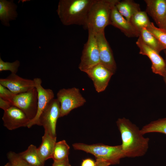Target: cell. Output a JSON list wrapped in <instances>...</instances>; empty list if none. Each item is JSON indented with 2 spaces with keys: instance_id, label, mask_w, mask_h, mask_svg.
Instances as JSON below:
<instances>
[{
  "instance_id": "26",
  "label": "cell",
  "mask_w": 166,
  "mask_h": 166,
  "mask_svg": "<svg viewBox=\"0 0 166 166\" xmlns=\"http://www.w3.org/2000/svg\"><path fill=\"white\" fill-rule=\"evenodd\" d=\"M20 65V61L18 60L12 62H5L0 57V72L10 71L11 73L16 74Z\"/></svg>"
},
{
  "instance_id": "11",
  "label": "cell",
  "mask_w": 166,
  "mask_h": 166,
  "mask_svg": "<svg viewBox=\"0 0 166 166\" xmlns=\"http://www.w3.org/2000/svg\"><path fill=\"white\" fill-rule=\"evenodd\" d=\"M95 34L99 52L100 63L114 74L117 69L116 64L112 51L105 37V32Z\"/></svg>"
},
{
  "instance_id": "34",
  "label": "cell",
  "mask_w": 166,
  "mask_h": 166,
  "mask_svg": "<svg viewBox=\"0 0 166 166\" xmlns=\"http://www.w3.org/2000/svg\"><path fill=\"white\" fill-rule=\"evenodd\" d=\"M4 166H12V164H11V163L9 162L8 163H7Z\"/></svg>"
},
{
  "instance_id": "1",
  "label": "cell",
  "mask_w": 166,
  "mask_h": 166,
  "mask_svg": "<svg viewBox=\"0 0 166 166\" xmlns=\"http://www.w3.org/2000/svg\"><path fill=\"white\" fill-rule=\"evenodd\" d=\"M116 124L121 134V145L125 157L135 158L144 155L148 148L149 139L144 137L140 129L128 119L119 118Z\"/></svg>"
},
{
  "instance_id": "6",
  "label": "cell",
  "mask_w": 166,
  "mask_h": 166,
  "mask_svg": "<svg viewBox=\"0 0 166 166\" xmlns=\"http://www.w3.org/2000/svg\"><path fill=\"white\" fill-rule=\"evenodd\" d=\"M88 37L84 44L78 68L85 72L94 66L100 63L99 52L95 33L88 30Z\"/></svg>"
},
{
  "instance_id": "7",
  "label": "cell",
  "mask_w": 166,
  "mask_h": 166,
  "mask_svg": "<svg viewBox=\"0 0 166 166\" xmlns=\"http://www.w3.org/2000/svg\"><path fill=\"white\" fill-rule=\"evenodd\" d=\"M60 115V102L57 98H53L48 103L39 117L40 126L44 127L45 132L53 137H57L56 124Z\"/></svg>"
},
{
  "instance_id": "24",
  "label": "cell",
  "mask_w": 166,
  "mask_h": 166,
  "mask_svg": "<svg viewBox=\"0 0 166 166\" xmlns=\"http://www.w3.org/2000/svg\"><path fill=\"white\" fill-rule=\"evenodd\" d=\"M70 147L65 140H63L56 142L52 158L53 161L63 160L68 158Z\"/></svg>"
},
{
  "instance_id": "16",
  "label": "cell",
  "mask_w": 166,
  "mask_h": 166,
  "mask_svg": "<svg viewBox=\"0 0 166 166\" xmlns=\"http://www.w3.org/2000/svg\"><path fill=\"white\" fill-rule=\"evenodd\" d=\"M115 6L111 13V25L120 30L127 37H139L140 33L120 14Z\"/></svg>"
},
{
  "instance_id": "35",
  "label": "cell",
  "mask_w": 166,
  "mask_h": 166,
  "mask_svg": "<svg viewBox=\"0 0 166 166\" xmlns=\"http://www.w3.org/2000/svg\"><path fill=\"white\" fill-rule=\"evenodd\" d=\"M164 52L165 53V63L166 69V49H165L164 51Z\"/></svg>"
},
{
  "instance_id": "2",
  "label": "cell",
  "mask_w": 166,
  "mask_h": 166,
  "mask_svg": "<svg viewBox=\"0 0 166 166\" xmlns=\"http://www.w3.org/2000/svg\"><path fill=\"white\" fill-rule=\"evenodd\" d=\"M94 0H60L57 12L65 26H85L89 9Z\"/></svg>"
},
{
  "instance_id": "20",
  "label": "cell",
  "mask_w": 166,
  "mask_h": 166,
  "mask_svg": "<svg viewBox=\"0 0 166 166\" xmlns=\"http://www.w3.org/2000/svg\"><path fill=\"white\" fill-rule=\"evenodd\" d=\"M20 156L31 166H44L45 162L39 155L37 148L30 144L25 151L18 153Z\"/></svg>"
},
{
  "instance_id": "30",
  "label": "cell",
  "mask_w": 166,
  "mask_h": 166,
  "mask_svg": "<svg viewBox=\"0 0 166 166\" xmlns=\"http://www.w3.org/2000/svg\"><path fill=\"white\" fill-rule=\"evenodd\" d=\"M52 166H71L69 159L58 161H53Z\"/></svg>"
},
{
  "instance_id": "36",
  "label": "cell",
  "mask_w": 166,
  "mask_h": 166,
  "mask_svg": "<svg viewBox=\"0 0 166 166\" xmlns=\"http://www.w3.org/2000/svg\"><path fill=\"white\" fill-rule=\"evenodd\" d=\"M163 29L166 31V24L165 25V26L164 27Z\"/></svg>"
},
{
  "instance_id": "15",
  "label": "cell",
  "mask_w": 166,
  "mask_h": 166,
  "mask_svg": "<svg viewBox=\"0 0 166 166\" xmlns=\"http://www.w3.org/2000/svg\"><path fill=\"white\" fill-rule=\"evenodd\" d=\"M146 12L153 19L158 28L166 24V0H145Z\"/></svg>"
},
{
  "instance_id": "22",
  "label": "cell",
  "mask_w": 166,
  "mask_h": 166,
  "mask_svg": "<svg viewBox=\"0 0 166 166\" xmlns=\"http://www.w3.org/2000/svg\"><path fill=\"white\" fill-rule=\"evenodd\" d=\"M140 131L143 135L153 132L166 135V117L153 121L144 125L140 129Z\"/></svg>"
},
{
  "instance_id": "18",
  "label": "cell",
  "mask_w": 166,
  "mask_h": 166,
  "mask_svg": "<svg viewBox=\"0 0 166 166\" xmlns=\"http://www.w3.org/2000/svg\"><path fill=\"white\" fill-rule=\"evenodd\" d=\"M57 137H53L47 133L45 132L42 137V142L40 146L37 148L39 155L44 162L52 158V156L56 143Z\"/></svg>"
},
{
  "instance_id": "32",
  "label": "cell",
  "mask_w": 166,
  "mask_h": 166,
  "mask_svg": "<svg viewBox=\"0 0 166 166\" xmlns=\"http://www.w3.org/2000/svg\"><path fill=\"white\" fill-rule=\"evenodd\" d=\"M95 163L96 166H109L110 165L106 162L99 160H96Z\"/></svg>"
},
{
  "instance_id": "12",
  "label": "cell",
  "mask_w": 166,
  "mask_h": 166,
  "mask_svg": "<svg viewBox=\"0 0 166 166\" xmlns=\"http://www.w3.org/2000/svg\"><path fill=\"white\" fill-rule=\"evenodd\" d=\"M2 119L4 126L10 130L27 127L30 121L22 111L13 105L4 111Z\"/></svg>"
},
{
  "instance_id": "5",
  "label": "cell",
  "mask_w": 166,
  "mask_h": 166,
  "mask_svg": "<svg viewBox=\"0 0 166 166\" xmlns=\"http://www.w3.org/2000/svg\"><path fill=\"white\" fill-rule=\"evenodd\" d=\"M60 103V117L68 115L72 110L83 105L86 102L80 89L76 87L61 89L57 94Z\"/></svg>"
},
{
  "instance_id": "28",
  "label": "cell",
  "mask_w": 166,
  "mask_h": 166,
  "mask_svg": "<svg viewBox=\"0 0 166 166\" xmlns=\"http://www.w3.org/2000/svg\"><path fill=\"white\" fill-rule=\"evenodd\" d=\"M15 95L7 88L0 84V97L11 103Z\"/></svg>"
},
{
  "instance_id": "8",
  "label": "cell",
  "mask_w": 166,
  "mask_h": 166,
  "mask_svg": "<svg viewBox=\"0 0 166 166\" xmlns=\"http://www.w3.org/2000/svg\"><path fill=\"white\" fill-rule=\"evenodd\" d=\"M38 94L35 88L23 93L16 95L11 103L22 111L30 120L37 114L38 109Z\"/></svg>"
},
{
  "instance_id": "27",
  "label": "cell",
  "mask_w": 166,
  "mask_h": 166,
  "mask_svg": "<svg viewBox=\"0 0 166 166\" xmlns=\"http://www.w3.org/2000/svg\"><path fill=\"white\" fill-rule=\"evenodd\" d=\"M7 156L12 166H31L22 159L18 154L10 151L7 153Z\"/></svg>"
},
{
  "instance_id": "13",
  "label": "cell",
  "mask_w": 166,
  "mask_h": 166,
  "mask_svg": "<svg viewBox=\"0 0 166 166\" xmlns=\"http://www.w3.org/2000/svg\"><path fill=\"white\" fill-rule=\"evenodd\" d=\"M0 84L15 95L26 92L35 88L34 80L24 78L13 73L5 78H1Z\"/></svg>"
},
{
  "instance_id": "33",
  "label": "cell",
  "mask_w": 166,
  "mask_h": 166,
  "mask_svg": "<svg viewBox=\"0 0 166 166\" xmlns=\"http://www.w3.org/2000/svg\"><path fill=\"white\" fill-rule=\"evenodd\" d=\"M164 81L166 84V71L165 72L164 76H163Z\"/></svg>"
},
{
  "instance_id": "14",
  "label": "cell",
  "mask_w": 166,
  "mask_h": 166,
  "mask_svg": "<svg viewBox=\"0 0 166 166\" xmlns=\"http://www.w3.org/2000/svg\"><path fill=\"white\" fill-rule=\"evenodd\" d=\"M136 44L140 54L147 56L151 60L152 72L163 77L166 71L165 63L159 53L145 44L140 36Z\"/></svg>"
},
{
  "instance_id": "21",
  "label": "cell",
  "mask_w": 166,
  "mask_h": 166,
  "mask_svg": "<svg viewBox=\"0 0 166 166\" xmlns=\"http://www.w3.org/2000/svg\"><path fill=\"white\" fill-rule=\"evenodd\" d=\"M139 36L145 44L158 53L165 50L157 38L146 28H144L140 30Z\"/></svg>"
},
{
  "instance_id": "4",
  "label": "cell",
  "mask_w": 166,
  "mask_h": 166,
  "mask_svg": "<svg viewBox=\"0 0 166 166\" xmlns=\"http://www.w3.org/2000/svg\"><path fill=\"white\" fill-rule=\"evenodd\" d=\"M73 148L94 155L96 160L106 162L111 165L119 164L120 160L125 157L121 145L109 146L97 144H87L82 143H75L72 145Z\"/></svg>"
},
{
  "instance_id": "29",
  "label": "cell",
  "mask_w": 166,
  "mask_h": 166,
  "mask_svg": "<svg viewBox=\"0 0 166 166\" xmlns=\"http://www.w3.org/2000/svg\"><path fill=\"white\" fill-rule=\"evenodd\" d=\"M13 106L11 103L0 97V108L5 111L11 106Z\"/></svg>"
},
{
  "instance_id": "23",
  "label": "cell",
  "mask_w": 166,
  "mask_h": 166,
  "mask_svg": "<svg viewBox=\"0 0 166 166\" xmlns=\"http://www.w3.org/2000/svg\"><path fill=\"white\" fill-rule=\"evenodd\" d=\"M130 22L139 33L144 28H147L151 22L146 11H139L135 13L131 17Z\"/></svg>"
},
{
  "instance_id": "9",
  "label": "cell",
  "mask_w": 166,
  "mask_h": 166,
  "mask_svg": "<svg viewBox=\"0 0 166 166\" xmlns=\"http://www.w3.org/2000/svg\"><path fill=\"white\" fill-rule=\"evenodd\" d=\"M93 81L96 91L98 93L105 90L114 73L100 63L85 72Z\"/></svg>"
},
{
  "instance_id": "10",
  "label": "cell",
  "mask_w": 166,
  "mask_h": 166,
  "mask_svg": "<svg viewBox=\"0 0 166 166\" xmlns=\"http://www.w3.org/2000/svg\"><path fill=\"white\" fill-rule=\"evenodd\" d=\"M38 94V109L35 117L30 121L27 127L29 128L35 125L40 126L39 117L49 102L54 97L53 91L50 89H45L42 85V81L39 78L34 79Z\"/></svg>"
},
{
  "instance_id": "25",
  "label": "cell",
  "mask_w": 166,
  "mask_h": 166,
  "mask_svg": "<svg viewBox=\"0 0 166 166\" xmlns=\"http://www.w3.org/2000/svg\"><path fill=\"white\" fill-rule=\"evenodd\" d=\"M147 29L157 38L165 49H166V31L163 29L156 27L152 22Z\"/></svg>"
},
{
  "instance_id": "17",
  "label": "cell",
  "mask_w": 166,
  "mask_h": 166,
  "mask_svg": "<svg viewBox=\"0 0 166 166\" xmlns=\"http://www.w3.org/2000/svg\"><path fill=\"white\" fill-rule=\"evenodd\" d=\"M17 7L13 0H0V20L4 26H10V21L16 19L18 15Z\"/></svg>"
},
{
  "instance_id": "3",
  "label": "cell",
  "mask_w": 166,
  "mask_h": 166,
  "mask_svg": "<svg viewBox=\"0 0 166 166\" xmlns=\"http://www.w3.org/2000/svg\"><path fill=\"white\" fill-rule=\"evenodd\" d=\"M119 0H94L89 10L85 27L95 34L104 32L111 25L113 7Z\"/></svg>"
},
{
  "instance_id": "19",
  "label": "cell",
  "mask_w": 166,
  "mask_h": 166,
  "mask_svg": "<svg viewBox=\"0 0 166 166\" xmlns=\"http://www.w3.org/2000/svg\"><path fill=\"white\" fill-rule=\"evenodd\" d=\"M115 6L120 14L129 22L132 17L140 10L139 4L132 0H119Z\"/></svg>"
},
{
  "instance_id": "31",
  "label": "cell",
  "mask_w": 166,
  "mask_h": 166,
  "mask_svg": "<svg viewBox=\"0 0 166 166\" xmlns=\"http://www.w3.org/2000/svg\"><path fill=\"white\" fill-rule=\"evenodd\" d=\"M81 166H96V163L90 158H87L82 160Z\"/></svg>"
}]
</instances>
